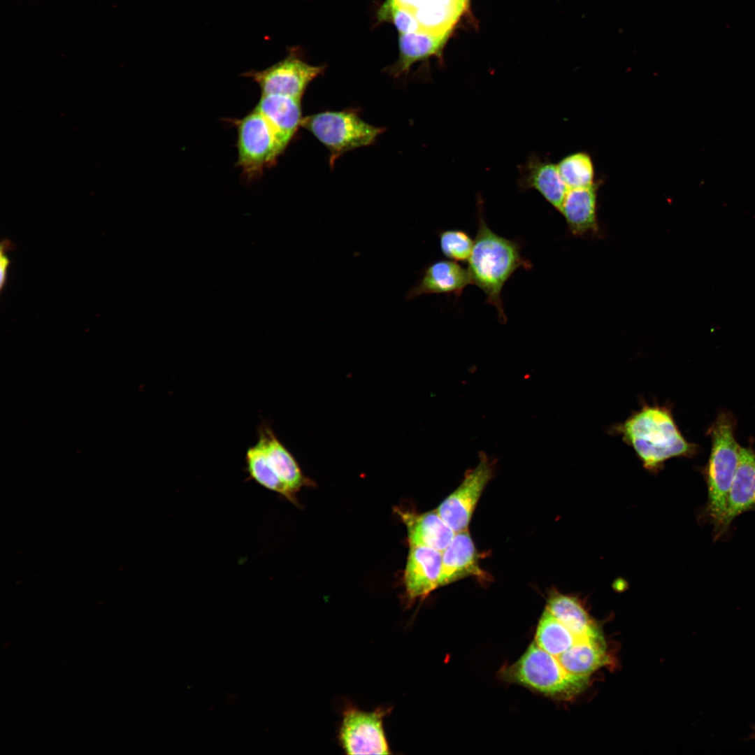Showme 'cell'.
Instances as JSON below:
<instances>
[{
    "label": "cell",
    "instance_id": "13",
    "mask_svg": "<svg viewBox=\"0 0 755 755\" xmlns=\"http://www.w3.org/2000/svg\"><path fill=\"white\" fill-rule=\"evenodd\" d=\"M485 578L480 566L479 554L468 529L455 533L442 551L440 587L468 577Z\"/></svg>",
    "mask_w": 755,
    "mask_h": 755
},
{
    "label": "cell",
    "instance_id": "18",
    "mask_svg": "<svg viewBox=\"0 0 755 755\" xmlns=\"http://www.w3.org/2000/svg\"><path fill=\"white\" fill-rule=\"evenodd\" d=\"M546 609L578 640L602 637L581 600L556 589L549 593Z\"/></svg>",
    "mask_w": 755,
    "mask_h": 755
},
{
    "label": "cell",
    "instance_id": "1",
    "mask_svg": "<svg viewBox=\"0 0 755 755\" xmlns=\"http://www.w3.org/2000/svg\"><path fill=\"white\" fill-rule=\"evenodd\" d=\"M610 432L621 436L631 446L645 469L656 474L666 461L674 457H692L698 447L689 442L679 429L667 404L643 403Z\"/></svg>",
    "mask_w": 755,
    "mask_h": 755
},
{
    "label": "cell",
    "instance_id": "6",
    "mask_svg": "<svg viewBox=\"0 0 755 755\" xmlns=\"http://www.w3.org/2000/svg\"><path fill=\"white\" fill-rule=\"evenodd\" d=\"M232 123L237 130V165L247 180L257 179L288 145L256 109Z\"/></svg>",
    "mask_w": 755,
    "mask_h": 755
},
{
    "label": "cell",
    "instance_id": "19",
    "mask_svg": "<svg viewBox=\"0 0 755 755\" xmlns=\"http://www.w3.org/2000/svg\"><path fill=\"white\" fill-rule=\"evenodd\" d=\"M257 442L264 450L270 468L296 494L305 481L293 455L267 424L261 425Z\"/></svg>",
    "mask_w": 755,
    "mask_h": 755
},
{
    "label": "cell",
    "instance_id": "24",
    "mask_svg": "<svg viewBox=\"0 0 755 755\" xmlns=\"http://www.w3.org/2000/svg\"><path fill=\"white\" fill-rule=\"evenodd\" d=\"M245 462L247 472L252 480L260 486L294 501L295 493L270 468L264 450L258 442L247 450Z\"/></svg>",
    "mask_w": 755,
    "mask_h": 755
},
{
    "label": "cell",
    "instance_id": "16",
    "mask_svg": "<svg viewBox=\"0 0 755 755\" xmlns=\"http://www.w3.org/2000/svg\"><path fill=\"white\" fill-rule=\"evenodd\" d=\"M598 185L568 189L559 210L574 236L598 231L597 220Z\"/></svg>",
    "mask_w": 755,
    "mask_h": 755
},
{
    "label": "cell",
    "instance_id": "30",
    "mask_svg": "<svg viewBox=\"0 0 755 755\" xmlns=\"http://www.w3.org/2000/svg\"><path fill=\"white\" fill-rule=\"evenodd\" d=\"M460 1H464V2H466V3L468 1V0H460Z\"/></svg>",
    "mask_w": 755,
    "mask_h": 755
},
{
    "label": "cell",
    "instance_id": "17",
    "mask_svg": "<svg viewBox=\"0 0 755 755\" xmlns=\"http://www.w3.org/2000/svg\"><path fill=\"white\" fill-rule=\"evenodd\" d=\"M299 99L274 94H261L254 108L289 144L303 120Z\"/></svg>",
    "mask_w": 755,
    "mask_h": 755
},
{
    "label": "cell",
    "instance_id": "2",
    "mask_svg": "<svg viewBox=\"0 0 755 755\" xmlns=\"http://www.w3.org/2000/svg\"><path fill=\"white\" fill-rule=\"evenodd\" d=\"M477 203V231L467 269L472 285L485 294L487 303L496 309L498 319L504 323L503 288L517 269H531L532 264L522 254L519 241L504 238L489 228L483 216L482 202L480 199Z\"/></svg>",
    "mask_w": 755,
    "mask_h": 755
},
{
    "label": "cell",
    "instance_id": "10",
    "mask_svg": "<svg viewBox=\"0 0 755 755\" xmlns=\"http://www.w3.org/2000/svg\"><path fill=\"white\" fill-rule=\"evenodd\" d=\"M442 552L424 546L410 547L403 574L406 599L423 598L440 587Z\"/></svg>",
    "mask_w": 755,
    "mask_h": 755
},
{
    "label": "cell",
    "instance_id": "5",
    "mask_svg": "<svg viewBox=\"0 0 755 755\" xmlns=\"http://www.w3.org/2000/svg\"><path fill=\"white\" fill-rule=\"evenodd\" d=\"M301 127L329 152V164L344 153L372 144L384 129L364 121L352 110L326 111L303 118Z\"/></svg>",
    "mask_w": 755,
    "mask_h": 755
},
{
    "label": "cell",
    "instance_id": "9",
    "mask_svg": "<svg viewBox=\"0 0 755 755\" xmlns=\"http://www.w3.org/2000/svg\"><path fill=\"white\" fill-rule=\"evenodd\" d=\"M323 71L322 66H312L293 51L282 60L261 71L251 70L243 76L252 79L261 94H274L301 99L307 87Z\"/></svg>",
    "mask_w": 755,
    "mask_h": 755
},
{
    "label": "cell",
    "instance_id": "28",
    "mask_svg": "<svg viewBox=\"0 0 755 755\" xmlns=\"http://www.w3.org/2000/svg\"><path fill=\"white\" fill-rule=\"evenodd\" d=\"M15 245L8 239H4L1 243L0 247V288L2 292L3 287L6 285L7 281V271L8 266L10 263V259L6 256L8 251L15 249Z\"/></svg>",
    "mask_w": 755,
    "mask_h": 755
},
{
    "label": "cell",
    "instance_id": "4",
    "mask_svg": "<svg viewBox=\"0 0 755 755\" xmlns=\"http://www.w3.org/2000/svg\"><path fill=\"white\" fill-rule=\"evenodd\" d=\"M502 677L506 681L560 698H569L580 693L588 682V677L568 673L556 656L535 642L520 659L502 671Z\"/></svg>",
    "mask_w": 755,
    "mask_h": 755
},
{
    "label": "cell",
    "instance_id": "7",
    "mask_svg": "<svg viewBox=\"0 0 755 755\" xmlns=\"http://www.w3.org/2000/svg\"><path fill=\"white\" fill-rule=\"evenodd\" d=\"M391 707L366 711L345 704L338 728L337 740L346 754H391L384 729V719Z\"/></svg>",
    "mask_w": 755,
    "mask_h": 755
},
{
    "label": "cell",
    "instance_id": "20",
    "mask_svg": "<svg viewBox=\"0 0 755 755\" xmlns=\"http://www.w3.org/2000/svg\"><path fill=\"white\" fill-rule=\"evenodd\" d=\"M450 32L434 34L426 31L400 34L399 59L391 73L398 76L406 73L415 62L440 55Z\"/></svg>",
    "mask_w": 755,
    "mask_h": 755
},
{
    "label": "cell",
    "instance_id": "15",
    "mask_svg": "<svg viewBox=\"0 0 755 755\" xmlns=\"http://www.w3.org/2000/svg\"><path fill=\"white\" fill-rule=\"evenodd\" d=\"M396 512L406 527L410 547L424 546L442 552L455 534L436 510L417 513L397 509Z\"/></svg>",
    "mask_w": 755,
    "mask_h": 755
},
{
    "label": "cell",
    "instance_id": "3",
    "mask_svg": "<svg viewBox=\"0 0 755 755\" xmlns=\"http://www.w3.org/2000/svg\"><path fill=\"white\" fill-rule=\"evenodd\" d=\"M736 425V419L731 412L721 411L707 430L712 446L703 470L707 499L698 519L712 526L716 540L723 535L728 496L740 460L741 446L735 436Z\"/></svg>",
    "mask_w": 755,
    "mask_h": 755
},
{
    "label": "cell",
    "instance_id": "11",
    "mask_svg": "<svg viewBox=\"0 0 755 755\" xmlns=\"http://www.w3.org/2000/svg\"><path fill=\"white\" fill-rule=\"evenodd\" d=\"M469 285L472 282L468 269L452 260H437L422 271L420 278L408 292L405 299L412 300L430 294L458 297Z\"/></svg>",
    "mask_w": 755,
    "mask_h": 755
},
{
    "label": "cell",
    "instance_id": "29",
    "mask_svg": "<svg viewBox=\"0 0 755 755\" xmlns=\"http://www.w3.org/2000/svg\"><path fill=\"white\" fill-rule=\"evenodd\" d=\"M752 729H753L754 731H753V732L752 733V734H751V735H750L749 736V738H748V739H749V740H755V726H754L752 727Z\"/></svg>",
    "mask_w": 755,
    "mask_h": 755
},
{
    "label": "cell",
    "instance_id": "27",
    "mask_svg": "<svg viewBox=\"0 0 755 755\" xmlns=\"http://www.w3.org/2000/svg\"><path fill=\"white\" fill-rule=\"evenodd\" d=\"M381 20L391 21L399 34L422 31V27L412 10L401 6L395 0H387L380 10Z\"/></svg>",
    "mask_w": 755,
    "mask_h": 755
},
{
    "label": "cell",
    "instance_id": "21",
    "mask_svg": "<svg viewBox=\"0 0 755 755\" xmlns=\"http://www.w3.org/2000/svg\"><path fill=\"white\" fill-rule=\"evenodd\" d=\"M556 658L568 673L582 677H589L607 661L603 637L577 640Z\"/></svg>",
    "mask_w": 755,
    "mask_h": 755
},
{
    "label": "cell",
    "instance_id": "14",
    "mask_svg": "<svg viewBox=\"0 0 755 755\" xmlns=\"http://www.w3.org/2000/svg\"><path fill=\"white\" fill-rule=\"evenodd\" d=\"M749 511H755V450L741 447L738 466L728 496L723 535L736 517Z\"/></svg>",
    "mask_w": 755,
    "mask_h": 755
},
{
    "label": "cell",
    "instance_id": "12",
    "mask_svg": "<svg viewBox=\"0 0 755 755\" xmlns=\"http://www.w3.org/2000/svg\"><path fill=\"white\" fill-rule=\"evenodd\" d=\"M517 186L522 191L534 189L559 211L568 187L556 164L531 154L519 168Z\"/></svg>",
    "mask_w": 755,
    "mask_h": 755
},
{
    "label": "cell",
    "instance_id": "25",
    "mask_svg": "<svg viewBox=\"0 0 755 755\" xmlns=\"http://www.w3.org/2000/svg\"><path fill=\"white\" fill-rule=\"evenodd\" d=\"M559 174L568 189L587 187L594 185V169L591 157L579 152L563 158L557 164Z\"/></svg>",
    "mask_w": 755,
    "mask_h": 755
},
{
    "label": "cell",
    "instance_id": "23",
    "mask_svg": "<svg viewBox=\"0 0 755 755\" xmlns=\"http://www.w3.org/2000/svg\"><path fill=\"white\" fill-rule=\"evenodd\" d=\"M578 639L547 609L539 621L535 643L550 654L558 656L570 648Z\"/></svg>",
    "mask_w": 755,
    "mask_h": 755
},
{
    "label": "cell",
    "instance_id": "8",
    "mask_svg": "<svg viewBox=\"0 0 755 755\" xmlns=\"http://www.w3.org/2000/svg\"><path fill=\"white\" fill-rule=\"evenodd\" d=\"M479 462L467 471L459 487L437 508L443 519L455 532L468 529L477 503L494 471V461L480 453Z\"/></svg>",
    "mask_w": 755,
    "mask_h": 755
},
{
    "label": "cell",
    "instance_id": "26",
    "mask_svg": "<svg viewBox=\"0 0 755 755\" xmlns=\"http://www.w3.org/2000/svg\"><path fill=\"white\" fill-rule=\"evenodd\" d=\"M439 245L443 254L454 261H467L470 256L474 242L461 229L441 230L438 233Z\"/></svg>",
    "mask_w": 755,
    "mask_h": 755
},
{
    "label": "cell",
    "instance_id": "22",
    "mask_svg": "<svg viewBox=\"0 0 755 755\" xmlns=\"http://www.w3.org/2000/svg\"><path fill=\"white\" fill-rule=\"evenodd\" d=\"M467 3L460 0H433L413 12L422 31L434 34L451 32Z\"/></svg>",
    "mask_w": 755,
    "mask_h": 755
}]
</instances>
